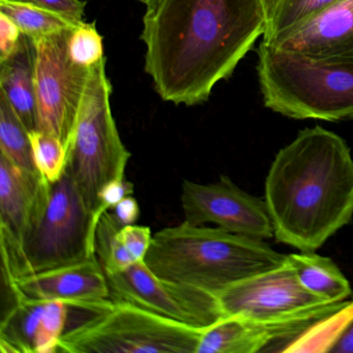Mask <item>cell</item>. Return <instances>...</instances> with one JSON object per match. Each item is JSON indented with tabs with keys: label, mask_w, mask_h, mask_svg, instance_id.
<instances>
[{
	"label": "cell",
	"mask_w": 353,
	"mask_h": 353,
	"mask_svg": "<svg viewBox=\"0 0 353 353\" xmlns=\"http://www.w3.org/2000/svg\"><path fill=\"white\" fill-rule=\"evenodd\" d=\"M181 202L185 222L214 224L229 232L255 239L274 237L265 200L250 195L224 175L212 183L185 179Z\"/></svg>",
	"instance_id": "cell-11"
},
{
	"label": "cell",
	"mask_w": 353,
	"mask_h": 353,
	"mask_svg": "<svg viewBox=\"0 0 353 353\" xmlns=\"http://www.w3.org/2000/svg\"><path fill=\"white\" fill-rule=\"evenodd\" d=\"M45 301L15 299L0 324V352L34 353Z\"/></svg>",
	"instance_id": "cell-18"
},
{
	"label": "cell",
	"mask_w": 353,
	"mask_h": 353,
	"mask_svg": "<svg viewBox=\"0 0 353 353\" xmlns=\"http://www.w3.org/2000/svg\"><path fill=\"white\" fill-rule=\"evenodd\" d=\"M325 352L353 353V309L339 325Z\"/></svg>",
	"instance_id": "cell-29"
},
{
	"label": "cell",
	"mask_w": 353,
	"mask_h": 353,
	"mask_svg": "<svg viewBox=\"0 0 353 353\" xmlns=\"http://www.w3.org/2000/svg\"><path fill=\"white\" fill-rule=\"evenodd\" d=\"M106 276L113 301L131 303L198 330H208L226 317L216 293L160 278L144 260Z\"/></svg>",
	"instance_id": "cell-10"
},
{
	"label": "cell",
	"mask_w": 353,
	"mask_h": 353,
	"mask_svg": "<svg viewBox=\"0 0 353 353\" xmlns=\"http://www.w3.org/2000/svg\"><path fill=\"white\" fill-rule=\"evenodd\" d=\"M274 237L315 252L350 223L353 159L346 141L321 127L307 128L276 156L265 181Z\"/></svg>",
	"instance_id": "cell-2"
},
{
	"label": "cell",
	"mask_w": 353,
	"mask_h": 353,
	"mask_svg": "<svg viewBox=\"0 0 353 353\" xmlns=\"http://www.w3.org/2000/svg\"><path fill=\"white\" fill-rule=\"evenodd\" d=\"M54 12L75 24L84 22L85 1L81 0H21Z\"/></svg>",
	"instance_id": "cell-27"
},
{
	"label": "cell",
	"mask_w": 353,
	"mask_h": 353,
	"mask_svg": "<svg viewBox=\"0 0 353 353\" xmlns=\"http://www.w3.org/2000/svg\"><path fill=\"white\" fill-rule=\"evenodd\" d=\"M263 43L311 59H353V0H336Z\"/></svg>",
	"instance_id": "cell-14"
},
{
	"label": "cell",
	"mask_w": 353,
	"mask_h": 353,
	"mask_svg": "<svg viewBox=\"0 0 353 353\" xmlns=\"http://www.w3.org/2000/svg\"><path fill=\"white\" fill-rule=\"evenodd\" d=\"M287 260L288 255L274 251L262 239L185 221L154 233L144 258L160 278L216 294Z\"/></svg>",
	"instance_id": "cell-3"
},
{
	"label": "cell",
	"mask_w": 353,
	"mask_h": 353,
	"mask_svg": "<svg viewBox=\"0 0 353 353\" xmlns=\"http://www.w3.org/2000/svg\"><path fill=\"white\" fill-rule=\"evenodd\" d=\"M288 260L299 281L314 294L332 303H340L352 293L350 283L330 258L314 252H301L290 254Z\"/></svg>",
	"instance_id": "cell-17"
},
{
	"label": "cell",
	"mask_w": 353,
	"mask_h": 353,
	"mask_svg": "<svg viewBox=\"0 0 353 353\" xmlns=\"http://www.w3.org/2000/svg\"><path fill=\"white\" fill-rule=\"evenodd\" d=\"M117 235L136 261H143L152 243V235L150 227L129 225L119 229Z\"/></svg>",
	"instance_id": "cell-25"
},
{
	"label": "cell",
	"mask_w": 353,
	"mask_h": 353,
	"mask_svg": "<svg viewBox=\"0 0 353 353\" xmlns=\"http://www.w3.org/2000/svg\"><path fill=\"white\" fill-rule=\"evenodd\" d=\"M0 13L5 14L13 20L22 34L32 41L70 32L79 26L69 21L59 14L26 1L0 0Z\"/></svg>",
	"instance_id": "cell-19"
},
{
	"label": "cell",
	"mask_w": 353,
	"mask_h": 353,
	"mask_svg": "<svg viewBox=\"0 0 353 353\" xmlns=\"http://www.w3.org/2000/svg\"><path fill=\"white\" fill-rule=\"evenodd\" d=\"M0 92L6 97L28 131L37 130L34 44L22 34L16 52L0 63Z\"/></svg>",
	"instance_id": "cell-15"
},
{
	"label": "cell",
	"mask_w": 353,
	"mask_h": 353,
	"mask_svg": "<svg viewBox=\"0 0 353 353\" xmlns=\"http://www.w3.org/2000/svg\"><path fill=\"white\" fill-rule=\"evenodd\" d=\"M22 32L13 20L0 13V63L7 61L19 47Z\"/></svg>",
	"instance_id": "cell-28"
},
{
	"label": "cell",
	"mask_w": 353,
	"mask_h": 353,
	"mask_svg": "<svg viewBox=\"0 0 353 353\" xmlns=\"http://www.w3.org/2000/svg\"><path fill=\"white\" fill-rule=\"evenodd\" d=\"M97 226L73 179L65 173L52 183L50 201L39 226L23 245L1 241L3 276H24L97 257Z\"/></svg>",
	"instance_id": "cell-6"
},
{
	"label": "cell",
	"mask_w": 353,
	"mask_h": 353,
	"mask_svg": "<svg viewBox=\"0 0 353 353\" xmlns=\"http://www.w3.org/2000/svg\"><path fill=\"white\" fill-rule=\"evenodd\" d=\"M204 330L112 301L94 317L65 330L59 352L196 353Z\"/></svg>",
	"instance_id": "cell-7"
},
{
	"label": "cell",
	"mask_w": 353,
	"mask_h": 353,
	"mask_svg": "<svg viewBox=\"0 0 353 353\" xmlns=\"http://www.w3.org/2000/svg\"><path fill=\"white\" fill-rule=\"evenodd\" d=\"M257 55L266 108L293 119L353 121V59H311L263 42Z\"/></svg>",
	"instance_id": "cell-4"
},
{
	"label": "cell",
	"mask_w": 353,
	"mask_h": 353,
	"mask_svg": "<svg viewBox=\"0 0 353 353\" xmlns=\"http://www.w3.org/2000/svg\"><path fill=\"white\" fill-rule=\"evenodd\" d=\"M133 194L134 185L125 179H114L107 183L99 194L98 220L100 221L105 212L112 210L123 198Z\"/></svg>",
	"instance_id": "cell-26"
},
{
	"label": "cell",
	"mask_w": 353,
	"mask_h": 353,
	"mask_svg": "<svg viewBox=\"0 0 353 353\" xmlns=\"http://www.w3.org/2000/svg\"><path fill=\"white\" fill-rule=\"evenodd\" d=\"M30 137L37 169L49 183H57L65 174L67 148L59 138L38 130L30 132Z\"/></svg>",
	"instance_id": "cell-23"
},
{
	"label": "cell",
	"mask_w": 353,
	"mask_h": 353,
	"mask_svg": "<svg viewBox=\"0 0 353 353\" xmlns=\"http://www.w3.org/2000/svg\"><path fill=\"white\" fill-rule=\"evenodd\" d=\"M106 59L90 68L77 117L67 143V173L97 218L99 194L114 181L125 179L132 154L121 141L111 111L112 86L106 73Z\"/></svg>",
	"instance_id": "cell-5"
},
{
	"label": "cell",
	"mask_w": 353,
	"mask_h": 353,
	"mask_svg": "<svg viewBox=\"0 0 353 353\" xmlns=\"http://www.w3.org/2000/svg\"><path fill=\"white\" fill-rule=\"evenodd\" d=\"M14 299L63 301L69 307L102 311L110 296L108 280L98 256L80 263L61 266L6 283Z\"/></svg>",
	"instance_id": "cell-12"
},
{
	"label": "cell",
	"mask_w": 353,
	"mask_h": 353,
	"mask_svg": "<svg viewBox=\"0 0 353 353\" xmlns=\"http://www.w3.org/2000/svg\"><path fill=\"white\" fill-rule=\"evenodd\" d=\"M17 1H21V0H17Z\"/></svg>",
	"instance_id": "cell-32"
},
{
	"label": "cell",
	"mask_w": 353,
	"mask_h": 353,
	"mask_svg": "<svg viewBox=\"0 0 353 353\" xmlns=\"http://www.w3.org/2000/svg\"><path fill=\"white\" fill-rule=\"evenodd\" d=\"M121 228L123 227L109 210L103 214L97 228L96 253L106 274L123 272L137 262L117 239V233Z\"/></svg>",
	"instance_id": "cell-22"
},
{
	"label": "cell",
	"mask_w": 353,
	"mask_h": 353,
	"mask_svg": "<svg viewBox=\"0 0 353 353\" xmlns=\"http://www.w3.org/2000/svg\"><path fill=\"white\" fill-rule=\"evenodd\" d=\"M71 32L32 41L37 130L59 138L65 148L90 70L72 61L69 53Z\"/></svg>",
	"instance_id": "cell-9"
},
{
	"label": "cell",
	"mask_w": 353,
	"mask_h": 353,
	"mask_svg": "<svg viewBox=\"0 0 353 353\" xmlns=\"http://www.w3.org/2000/svg\"><path fill=\"white\" fill-rule=\"evenodd\" d=\"M52 183L0 154V241L23 245L40 224L50 201Z\"/></svg>",
	"instance_id": "cell-13"
},
{
	"label": "cell",
	"mask_w": 353,
	"mask_h": 353,
	"mask_svg": "<svg viewBox=\"0 0 353 353\" xmlns=\"http://www.w3.org/2000/svg\"><path fill=\"white\" fill-rule=\"evenodd\" d=\"M270 327L241 315L227 316L204 330L196 353L265 352Z\"/></svg>",
	"instance_id": "cell-16"
},
{
	"label": "cell",
	"mask_w": 353,
	"mask_h": 353,
	"mask_svg": "<svg viewBox=\"0 0 353 353\" xmlns=\"http://www.w3.org/2000/svg\"><path fill=\"white\" fill-rule=\"evenodd\" d=\"M336 0H261L265 32L262 42L330 7Z\"/></svg>",
	"instance_id": "cell-21"
},
{
	"label": "cell",
	"mask_w": 353,
	"mask_h": 353,
	"mask_svg": "<svg viewBox=\"0 0 353 353\" xmlns=\"http://www.w3.org/2000/svg\"><path fill=\"white\" fill-rule=\"evenodd\" d=\"M145 7V72L175 105L208 101L265 32L261 0H148Z\"/></svg>",
	"instance_id": "cell-1"
},
{
	"label": "cell",
	"mask_w": 353,
	"mask_h": 353,
	"mask_svg": "<svg viewBox=\"0 0 353 353\" xmlns=\"http://www.w3.org/2000/svg\"><path fill=\"white\" fill-rule=\"evenodd\" d=\"M0 154L28 170L38 171L34 164L30 131L0 92Z\"/></svg>",
	"instance_id": "cell-20"
},
{
	"label": "cell",
	"mask_w": 353,
	"mask_h": 353,
	"mask_svg": "<svg viewBox=\"0 0 353 353\" xmlns=\"http://www.w3.org/2000/svg\"><path fill=\"white\" fill-rule=\"evenodd\" d=\"M139 1H141V3H144V5H145V3H148V0H139Z\"/></svg>",
	"instance_id": "cell-31"
},
{
	"label": "cell",
	"mask_w": 353,
	"mask_h": 353,
	"mask_svg": "<svg viewBox=\"0 0 353 353\" xmlns=\"http://www.w3.org/2000/svg\"><path fill=\"white\" fill-rule=\"evenodd\" d=\"M225 316L241 315L289 332L322 316L338 312L347 303H332L307 290L289 260L283 265L235 283L216 293Z\"/></svg>",
	"instance_id": "cell-8"
},
{
	"label": "cell",
	"mask_w": 353,
	"mask_h": 353,
	"mask_svg": "<svg viewBox=\"0 0 353 353\" xmlns=\"http://www.w3.org/2000/svg\"><path fill=\"white\" fill-rule=\"evenodd\" d=\"M109 212L119 223V226L135 225L140 216L139 203L133 195L127 196Z\"/></svg>",
	"instance_id": "cell-30"
},
{
	"label": "cell",
	"mask_w": 353,
	"mask_h": 353,
	"mask_svg": "<svg viewBox=\"0 0 353 353\" xmlns=\"http://www.w3.org/2000/svg\"><path fill=\"white\" fill-rule=\"evenodd\" d=\"M69 53L74 63L88 69L105 59L103 38L94 22H82L72 30L69 37Z\"/></svg>",
	"instance_id": "cell-24"
}]
</instances>
